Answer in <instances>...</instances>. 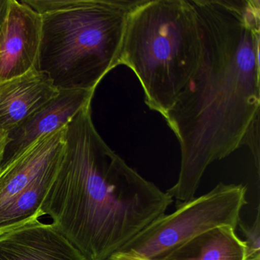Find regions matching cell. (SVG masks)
<instances>
[{
  "mask_svg": "<svg viewBox=\"0 0 260 260\" xmlns=\"http://www.w3.org/2000/svg\"><path fill=\"white\" fill-rule=\"evenodd\" d=\"M59 92L50 77L37 69L0 81V133L8 135Z\"/></svg>",
  "mask_w": 260,
  "mask_h": 260,
  "instance_id": "obj_10",
  "label": "cell"
},
{
  "mask_svg": "<svg viewBox=\"0 0 260 260\" xmlns=\"http://www.w3.org/2000/svg\"><path fill=\"white\" fill-rule=\"evenodd\" d=\"M95 91L64 89L30 115L19 127L10 132L0 168L44 135L66 125L74 115L92 103Z\"/></svg>",
  "mask_w": 260,
  "mask_h": 260,
  "instance_id": "obj_8",
  "label": "cell"
},
{
  "mask_svg": "<svg viewBox=\"0 0 260 260\" xmlns=\"http://www.w3.org/2000/svg\"><path fill=\"white\" fill-rule=\"evenodd\" d=\"M42 38V18L24 0H9L0 32V81L36 69Z\"/></svg>",
  "mask_w": 260,
  "mask_h": 260,
  "instance_id": "obj_7",
  "label": "cell"
},
{
  "mask_svg": "<svg viewBox=\"0 0 260 260\" xmlns=\"http://www.w3.org/2000/svg\"><path fill=\"white\" fill-rule=\"evenodd\" d=\"M191 1L202 60L164 118L181 149L177 182L166 192L179 202L194 198L208 166L244 145L259 118L260 1Z\"/></svg>",
  "mask_w": 260,
  "mask_h": 260,
  "instance_id": "obj_1",
  "label": "cell"
},
{
  "mask_svg": "<svg viewBox=\"0 0 260 260\" xmlns=\"http://www.w3.org/2000/svg\"><path fill=\"white\" fill-rule=\"evenodd\" d=\"M202 57L191 0H141L127 20L119 65L139 80L145 103L164 118L194 77Z\"/></svg>",
  "mask_w": 260,
  "mask_h": 260,
  "instance_id": "obj_4",
  "label": "cell"
},
{
  "mask_svg": "<svg viewBox=\"0 0 260 260\" xmlns=\"http://www.w3.org/2000/svg\"><path fill=\"white\" fill-rule=\"evenodd\" d=\"M232 226L209 230L184 243L164 260H246L245 241Z\"/></svg>",
  "mask_w": 260,
  "mask_h": 260,
  "instance_id": "obj_11",
  "label": "cell"
},
{
  "mask_svg": "<svg viewBox=\"0 0 260 260\" xmlns=\"http://www.w3.org/2000/svg\"><path fill=\"white\" fill-rule=\"evenodd\" d=\"M173 202L103 141L89 103L66 124L63 157L41 214L86 260H107Z\"/></svg>",
  "mask_w": 260,
  "mask_h": 260,
  "instance_id": "obj_2",
  "label": "cell"
},
{
  "mask_svg": "<svg viewBox=\"0 0 260 260\" xmlns=\"http://www.w3.org/2000/svg\"><path fill=\"white\" fill-rule=\"evenodd\" d=\"M244 144L248 145L253 155L257 176L259 178V118L254 121L248 131Z\"/></svg>",
  "mask_w": 260,
  "mask_h": 260,
  "instance_id": "obj_13",
  "label": "cell"
},
{
  "mask_svg": "<svg viewBox=\"0 0 260 260\" xmlns=\"http://www.w3.org/2000/svg\"><path fill=\"white\" fill-rule=\"evenodd\" d=\"M0 260H86L54 226L39 219L0 234Z\"/></svg>",
  "mask_w": 260,
  "mask_h": 260,
  "instance_id": "obj_9",
  "label": "cell"
},
{
  "mask_svg": "<svg viewBox=\"0 0 260 260\" xmlns=\"http://www.w3.org/2000/svg\"><path fill=\"white\" fill-rule=\"evenodd\" d=\"M256 216L251 225L239 221L243 234L246 237V260H260V205L257 206Z\"/></svg>",
  "mask_w": 260,
  "mask_h": 260,
  "instance_id": "obj_12",
  "label": "cell"
},
{
  "mask_svg": "<svg viewBox=\"0 0 260 260\" xmlns=\"http://www.w3.org/2000/svg\"><path fill=\"white\" fill-rule=\"evenodd\" d=\"M8 5L9 0H0V32L2 30L4 21H5Z\"/></svg>",
  "mask_w": 260,
  "mask_h": 260,
  "instance_id": "obj_14",
  "label": "cell"
},
{
  "mask_svg": "<svg viewBox=\"0 0 260 260\" xmlns=\"http://www.w3.org/2000/svg\"><path fill=\"white\" fill-rule=\"evenodd\" d=\"M66 125L0 168V234L37 220L63 157Z\"/></svg>",
  "mask_w": 260,
  "mask_h": 260,
  "instance_id": "obj_6",
  "label": "cell"
},
{
  "mask_svg": "<svg viewBox=\"0 0 260 260\" xmlns=\"http://www.w3.org/2000/svg\"><path fill=\"white\" fill-rule=\"evenodd\" d=\"M244 185L220 182L200 197L180 202L174 212L150 222L114 253L164 260L194 237L217 226H238L246 200Z\"/></svg>",
  "mask_w": 260,
  "mask_h": 260,
  "instance_id": "obj_5",
  "label": "cell"
},
{
  "mask_svg": "<svg viewBox=\"0 0 260 260\" xmlns=\"http://www.w3.org/2000/svg\"><path fill=\"white\" fill-rule=\"evenodd\" d=\"M107 260H159L148 259V258H137V257L127 256V255H121V254L113 253Z\"/></svg>",
  "mask_w": 260,
  "mask_h": 260,
  "instance_id": "obj_15",
  "label": "cell"
},
{
  "mask_svg": "<svg viewBox=\"0 0 260 260\" xmlns=\"http://www.w3.org/2000/svg\"><path fill=\"white\" fill-rule=\"evenodd\" d=\"M7 142H8L7 135L0 133V161L2 159L3 155H4V150H5Z\"/></svg>",
  "mask_w": 260,
  "mask_h": 260,
  "instance_id": "obj_16",
  "label": "cell"
},
{
  "mask_svg": "<svg viewBox=\"0 0 260 260\" xmlns=\"http://www.w3.org/2000/svg\"><path fill=\"white\" fill-rule=\"evenodd\" d=\"M42 18L36 69L60 90L95 91L119 65L127 20L141 0H24Z\"/></svg>",
  "mask_w": 260,
  "mask_h": 260,
  "instance_id": "obj_3",
  "label": "cell"
}]
</instances>
